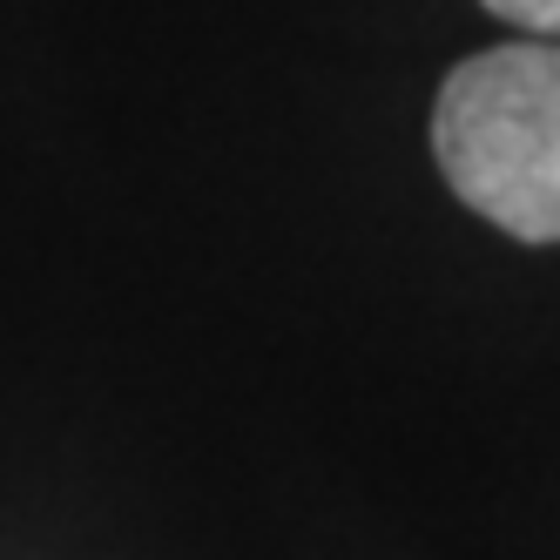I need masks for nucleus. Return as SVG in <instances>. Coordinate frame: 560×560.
Wrapping results in <instances>:
<instances>
[{
  "mask_svg": "<svg viewBox=\"0 0 560 560\" xmlns=\"http://www.w3.org/2000/svg\"><path fill=\"white\" fill-rule=\"evenodd\" d=\"M439 176L520 244H560V42H506L446 74L432 102Z\"/></svg>",
  "mask_w": 560,
  "mask_h": 560,
  "instance_id": "f257e3e1",
  "label": "nucleus"
},
{
  "mask_svg": "<svg viewBox=\"0 0 560 560\" xmlns=\"http://www.w3.org/2000/svg\"><path fill=\"white\" fill-rule=\"evenodd\" d=\"M493 21L534 34V42H560V0H479Z\"/></svg>",
  "mask_w": 560,
  "mask_h": 560,
  "instance_id": "f03ea898",
  "label": "nucleus"
}]
</instances>
